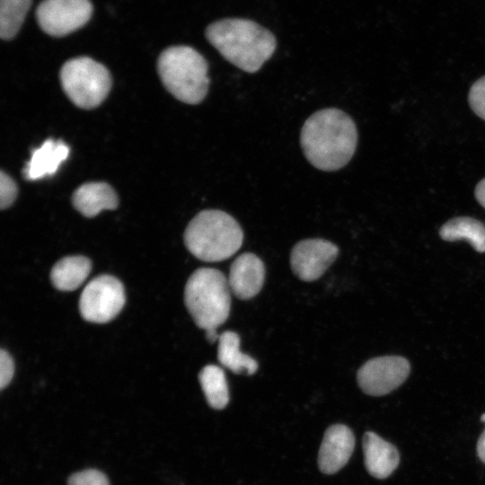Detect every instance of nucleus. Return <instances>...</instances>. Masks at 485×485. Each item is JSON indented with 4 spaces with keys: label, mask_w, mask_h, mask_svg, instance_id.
Segmentation results:
<instances>
[{
    "label": "nucleus",
    "mask_w": 485,
    "mask_h": 485,
    "mask_svg": "<svg viewBox=\"0 0 485 485\" xmlns=\"http://www.w3.org/2000/svg\"><path fill=\"white\" fill-rule=\"evenodd\" d=\"M300 143L313 166L334 172L344 167L354 155L357 144V127L341 110H320L304 123Z\"/></svg>",
    "instance_id": "nucleus-1"
},
{
    "label": "nucleus",
    "mask_w": 485,
    "mask_h": 485,
    "mask_svg": "<svg viewBox=\"0 0 485 485\" xmlns=\"http://www.w3.org/2000/svg\"><path fill=\"white\" fill-rule=\"evenodd\" d=\"M206 37L225 59L247 73L260 70L277 46L269 31L242 19L215 22L207 28Z\"/></svg>",
    "instance_id": "nucleus-2"
},
{
    "label": "nucleus",
    "mask_w": 485,
    "mask_h": 485,
    "mask_svg": "<svg viewBox=\"0 0 485 485\" xmlns=\"http://www.w3.org/2000/svg\"><path fill=\"white\" fill-rule=\"evenodd\" d=\"M243 232L229 214L218 209L198 213L184 233L187 249L196 258L208 262L225 260L242 246Z\"/></svg>",
    "instance_id": "nucleus-3"
},
{
    "label": "nucleus",
    "mask_w": 485,
    "mask_h": 485,
    "mask_svg": "<svg viewBox=\"0 0 485 485\" xmlns=\"http://www.w3.org/2000/svg\"><path fill=\"white\" fill-rule=\"evenodd\" d=\"M157 67L164 87L179 101L198 104L206 97L209 86L208 64L193 48L172 46L164 49Z\"/></svg>",
    "instance_id": "nucleus-4"
},
{
    "label": "nucleus",
    "mask_w": 485,
    "mask_h": 485,
    "mask_svg": "<svg viewBox=\"0 0 485 485\" xmlns=\"http://www.w3.org/2000/svg\"><path fill=\"white\" fill-rule=\"evenodd\" d=\"M228 279L218 269L200 268L189 278L184 290L186 308L198 327L216 330L231 310Z\"/></svg>",
    "instance_id": "nucleus-5"
},
{
    "label": "nucleus",
    "mask_w": 485,
    "mask_h": 485,
    "mask_svg": "<svg viewBox=\"0 0 485 485\" xmlns=\"http://www.w3.org/2000/svg\"><path fill=\"white\" fill-rule=\"evenodd\" d=\"M60 81L71 101L87 110L99 106L111 87L108 69L88 57L67 60L61 67Z\"/></svg>",
    "instance_id": "nucleus-6"
},
{
    "label": "nucleus",
    "mask_w": 485,
    "mask_h": 485,
    "mask_svg": "<svg viewBox=\"0 0 485 485\" xmlns=\"http://www.w3.org/2000/svg\"><path fill=\"white\" fill-rule=\"evenodd\" d=\"M122 283L110 275H101L84 288L79 301L82 317L91 322L105 323L115 318L125 304Z\"/></svg>",
    "instance_id": "nucleus-7"
},
{
    "label": "nucleus",
    "mask_w": 485,
    "mask_h": 485,
    "mask_svg": "<svg viewBox=\"0 0 485 485\" xmlns=\"http://www.w3.org/2000/svg\"><path fill=\"white\" fill-rule=\"evenodd\" d=\"M90 0H43L36 11L37 21L47 34L66 36L83 27L91 18Z\"/></svg>",
    "instance_id": "nucleus-8"
},
{
    "label": "nucleus",
    "mask_w": 485,
    "mask_h": 485,
    "mask_svg": "<svg viewBox=\"0 0 485 485\" xmlns=\"http://www.w3.org/2000/svg\"><path fill=\"white\" fill-rule=\"evenodd\" d=\"M410 371L409 361L399 356H384L366 361L357 371V379L367 395L383 396L398 388Z\"/></svg>",
    "instance_id": "nucleus-9"
},
{
    "label": "nucleus",
    "mask_w": 485,
    "mask_h": 485,
    "mask_svg": "<svg viewBox=\"0 0 485 485\" xmlns=\"http://www.w3.org/2000/svg\"><path fill=\"white\" fill-rule=\"evenodd\" d=\"M339 248L327 240L305 239L292 249L290 265L294 274L303 281L321 278L336 260Z\"/></svg>",
    "instance_id": "nucleus-10"
},
{
    "label": "nucleus",
    "mask_w": 485,
    "mask_h": 485,
    "mask_svg": "<svg viewBox=\"0 0 485 485\" xmlns=\"http://www.w3.org/2000/svg\"><path fill=\"white\" fill-rule=\"evenodd\" d=\"M355 446V437L345 425L329 427L324 433L318 454V466L322 472L333 474L348 462Z\"/></svg>",
    "instance_id": "nucleus-11"
},
{
    "label": "nucleus",
    "mask_w": 485,
    "mask_h": 485,
    "mask_svg": "<svg viewBox=\"0 0 485 485\" xmlns=\"http://www.w3.org/2000/svg\"><path fill=\"white\" fill-rule=\"evenodd\" d=\"M228 284L231 292L239 299L248 300L262 288L265 267L262 260L253 253L239 255L232 263Z\"/></svg>",
    "instance_id": "nucleus-12"
},
{
    "label": "nucleus",
    "mask_w": 485,
    "mask_h": 485,
    "mask_svg": "<svg viewBox=\"0 0 485 485\" xmlns=\"http://www.w3.org/2000/svg\"><path fill=\"white\" fill-rule=\"evenodd\" d=\"M363 452L366 471L377 479L390 476L400 463L397 448L374 432L365 433Z\"/></svg>",
    "instance_id": "nucleus-13"
},
{
    "label": "nucleus",
    "mask_w": 485,
    "mask_h": 485,
    "mask_svg": "<svg viewBox=\"0 0 485 485\" xmlns=\"http://www.w3.org/2000/svg\"><path fill=\"white\" fill-rule=\"evenodd\" d=\"M68 146L61 140L47 139L40 146L35 148L24 170V178L37 181L53 175L60 164L69 155Z\"/></svg>",
    "instance_id": "nucleus-14"
},
{
    "label": "nucleus",
    "mask_w": 485,
    "mask_h": 485,
    "mask_svg": "<svg viewBox=\"0 0 485 485\" xmlns=\"http://www.w3.org/2000/svg\"><path fill=\"white\" fill-rule=\"evenodd\" d=\"M73 205L86 217H93L104 209L118 207L114 190L105 182H89L80 186L73 194Z\"/></svg>",
    "instance_id": "nucleus-15"
},
{
    "label": "nucleus",
    "mask_w": 485,
    "mask_h": 485,
    "mask_svg": "<svg viewBox=\"0 0 485 485\" xmlns=\"http://www.w3.org/2000/svg\"><path fill=\"white\" fill-rule=\"evenodd\" d=\"M217 359L225 368L238 375H253L258 364L240 350V337L232 331H224L218 339Z\"/></svg>",
    "instance_id": "nucleus-16"
},
{
    "label": "nucleus",
    "mask_w": 485,
    "mask_h": 485,
    "mask_svg": "<svg viewBox=\"0 0 485 485\" xmlns=\"http://www.w3.org/2000/svg\"><path fill=\"white\" fill-rule=\"evenodd\" d=\"M91 269L92 262L86 257H65L53 266L50 279L56 288L61 291H73L83 284Z\"/></svg>",
    "instance_id": "nucleus-17"
},
{
    "label": "nucleus",
    "mask_w": 485,
    "mask_h": 485,
    "mask_svg": "<svg viewBox=\"0 0 485 485\" xmlns=\"http://www.w3.org/2000/svg\"><path fill=\"white\" fill-rule=\"evenodd\" d=\"M440 237L447 242L466 240L478 252H485V225L469 216L450 219L439 230Z\"/></svg>",
    "instance_id": "nucleus-18"
},
{
    "label": "nucleus",
    "mask_w": 485,
    "mask_h": 485,
    "mask_svg": "<svg viewBox=\"0 0 485 485\" xmlns=\"http://www.w3.org/2000/svg\"><path fill=\"white\" fill-rule=\"evenodd\" d=\"M198 379L209 406L216 410L225 408L229 402V391L223 369L207 365L201 369Z\"/></svg>",
    "instance_id": "nucleus-19"
},
{
    "label": "nucleus",
    "mask_w": 485,
    "mask_h": 485,
    "mask_svg": "<svg viewBox=\"0 0 485 485\" xmlns=\"http://www.w3.org/2000/svg\"><path fill=\"white\" fill-rule=\"evenodd\" d=\"M32 0H0V36L11 40L19 31Z\"/></svg>",
    "instance_id": "nucleus-20"
},
{
    "label": "nucleus",
    "mask_w": 485,
    "mask_h": 485,
    "mask_svg": "<svg viewBox=\"0 0 485 485\" xmlns=\"http://www.w3.org/2000/svg\"><path fill=\"white\" fill-rule=\"evenodd\" d=\"M68 485H110L106 475L95 469H87L72 474Z\"/></svg>",
    "instance_id": "nucleus-21"
},
{
    "label": "nucleus",
    "mask_w": 485,
    "mask_h": 485,
    "mask_svg": "<svg viewBox=\"0 0 485 485\" xmlns=\"http://www.w3.org/2000/svg\"><path fill=\"white\" fill-rule=\"evenodd\" d=\"M468 100L472 110L485 120V75L472 85Z\"/></svg>",
    "instance_id": "nucleus-22"
},
{
    "label": "nucleus",
    "mask_w": 485,
    "mask_h": 485,
    "mask_svg": "<svg viewBox=\"0 0 485 485\" xmlns=\"http://www.w3.org/2000/svg\"><path fill=\"white\" fill-rule=\"evenodd\" d=\"M17 196V186L13 180L1 172L0 173V207L2 209L9 207Z\"/></svg>",
    "instance_id": "nucleus-23"
},
{
    "label": "nucleus",
    "mask_w": 485,
    "mask_h": 485,
    "mask_svg": "<svg viewBox=\"0 0 485 485\" xmlns=\"http://www.w3.org/2000/svg\"><path fill=\"white\" fill-rule=\"evenodd\" d=\"M14 373L13 360L4 349L0 351V388L3 390L11 382Z\"/></svg>",
    "instance_id": "nucleus-24"
},
{
    "label": "nucleus",
    "mask_w": 485,
    "mask_h": 485,
    "mask_svg": "<svg viewBox=\"0 0 485 485\" xmlns=\"http://www.w3.org/2000/svg\"><path fill=\"white\" fill-rule=\"evenodd\" d=\"M475 198L485 208V179L481 180L475 188Z\"/></svg>",
    "instance_id": "nucleus-25"
},
{
    "label": "nucleus",
    "mask_w": 485,
    "mask_h": 485,
    "mask_svg": "<svg viewBox=\"0 0 485 485\" xmlns=\"http://www.w3.org/2000/svg\"><path fill=\"white\" fill-rule=\"evenodd\" d=\"M477 453L479 458L485 463V430L481 435L477 443Z\"/></svg>",
    "instance_id": "nucleus-26"
},
{
    "label": "nucleus",
    "mask_w": 485,
    "mask_h": 485,
    "mask_svg": "<svg viewBox=\"0 0 485 485\" xmlns=\"http://www.w3.org/2000/svg\"><path fill=\"white\" fill-rule=\"evenodd\" d=\"M220 336V335H219ZM219 336L217 335L216 330H209L206 331V337L207 340L210 343H214L216 340H218Z\"/></svg>",
    "instance_id": "nucleus-27"
},
{
    "label": "nucleus",
    "mask_w": 485,
    "mask_h": 485,
    "mask_svg": "<svg viewBox=\"0 0 485 485\" xmlns=\"http://www.w3.org/2000/svg\"><path fill=\"white\" fill-rule=\"evenodd\" d=\"M481 419L482 422H485V413L481 415Z\"/></svg>",
    "instance_id": "nucleus-28"
}]
</instances>
